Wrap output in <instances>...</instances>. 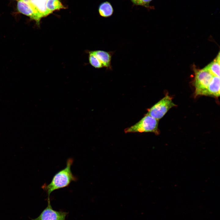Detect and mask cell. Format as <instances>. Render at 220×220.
<instances>
[{
	"label": "cell",
	"instance_id": "obj_1",
	"mask_svg": "<svg viewBox=\"0 0 220 220\" xmlns=\"http://www.w3.org/2000/svg\"><path fill=\"white\" fill-rule=\"evenodd\" d=\"M73 161V159L71 158L68 159L66 167L54 175L49 184H44L42 186V189L47 194L48 199H50V195L53 192L67 187L72 182L75 181L77 180V178L73 175L71 170Z\"/></svg>",
	"mask_w": 220,
	"mask_h": 220
},
{
	"label": "cell",
	"instance_id": "obj_2",
	"mask_svg": "<svg viewBox=\"0 0 220 220\" xmlns=\"http://www.w3.org/2000/svg\"><path fill=\"white\" fill-rule=\"evenodd\" d=\"M159 120L147 113L139 122L134 125L125 129L126 133L152 132L158 134Z\"/></svg>",
	"mask_w": 220,
	"mask_h": 220
},
{
	"label": "cell",
	"instance_id": "obj_3",
	"mask_svg": "<svg viewBox=\"0 0 220 220\" xmlns=\"http://www.w3.org/2000/svg\"><path fill=\"white\" fill-rule=\"evenodd\" d=\"M195 75L194 83L195 95L206 96L207 87L214 76L205 67L200 70H196Z\"/></svg>",
	"mask_w": 220,
	"mask_h": 220
},
{
	"label": "cell",
	"instance_id": "obj_4",
	"mask_svg": "<svg viewBox=\"0 0 220 220\" xmlns=\"http://www.w3.org/2000/svg\"><path fill=\"white\" fill-rule=\"evenodd\" d=\"M176 106V105L173 102L172 97L166 95L149 109L147 113L159 120L162 118L170 109Z\"/></svg>",
	"mask_w": 220,
	"mask_h": 220
},
{
	"label": "cell",
	"instance_id": "obj_5",
	"mask_svg": "<svg viewBox=\"0 0 220 220\" xmlns=\"http://www.w3.org/2000/svg\"><path fill=\"white\" fill-rule=\"evenodd\" d=\"M68 213L53 210L51 205L50 199H48L47 207L37 218L32 220H66Z\"/></svg>",
	"mask_w": 220,
	"mask_h": 220
},
{
	"label": "cell",
	"instance_id": "obj_6",
	"mask_svg": "<svg viewBox=\"0 0 220 220\" xmlns=\"http://www.w3.org/2000/svg\"><path fill=\"white\" fill-rule=\"evenodd\" d=\"M17 9L20 13L29 17L31 20H35L39 24L42 17L31 5L19 0L17 2Z\"/></svg>",
	"mask_w": 220,
	"mask_h": 220
},
{
	"label": "cell",
	"instance_id": "obj_7",
	"mask_svg": "<svg viewBox=\"0 0 220 220\" xmlns=\"http://www.w3.org/2000/svg\"><path fill=\"white\" fill-rule=\"evenodd\" d=\"M92 51L103 68H105L108 70H112L111 60L114 51L107 52L102 50Z\"/></svg>",
	"mask_w": 220,
	"mask_h": 220
},
{
	"label": "cell",
	"instance_id": "obj_8",
	"mask_svg": "<svg viewBox=\"0 0 220 220\" xmlns=\"http://www.w3.org/2000/svg\"><path fill=\"white\" fill-rule=\"evenodd\" d=\"M220 95V77L214 76L207 87L206 96L218 97Z\"/></svg>",
	"mask_w": 220,
	"mask_h": 220
},
{
	"label": "cell",
	"instance_id": "obj_9",
	"mask_svg": "<svg viewBox=\"0 0 220 220\" xmlns=\"http://www.w3.org/2000/svg\"><path fill=\"white\" fill-rule=\"evenodd\" d=\"M46 1L47 0H31L28 4L31 5L42 17L51 13L46 8Z\"/></svg>",
	"mask_w": 220,
	"mask_h": 220
},
{
	"label": "cell",
	"instance_id": "obj_10",
	"mask_svg": "<svg viewBox=\"0 0 220 220\" xmlns=\"http://www.w3.org/2000/svg\"><path fill=\"white\" fill-rule=\"evenodd\" d=\"M98 11L101 16L108 17L111 16L114 12L113 8L111 3L106 1L101 3L98 8Z\"/></svg>",
	"mask_w": 220,
	"mask_h": 220
},
{
	"label": "cell",
	"instance_id": "obj_11",
	"mask_svg": "<svg viewBox=\"0 0 220 220\" xmlns=\"http://www.w3.org/2000/svg\"><path fill=\"white\" fill-rule=\"evenodd\" d=\"M213 76L220 77L219 52L213 61L205 67Z\"/></svg>",
	"mask_w": 220,
	"mask_h": 220
},
{
	"label": "cell",
	"instance_id": "obj_12",
	"mask_svg": "<svg viewBox=\"0 0 220 220\" xmlns=\"http://www.w3.org/2000/svg\"><path fill=\"white\" fill-rule=\"evenodd\" d=\"M46 6L50 13L55 10L66 9L60 0H47Z\"/></svg>",
	"mask_w": 220,
	"mask_h": 220
},
{
	"label": "cell",
	"instance_id": "obj_13",
	"mask_svg": "<svg viewBox=\"0 0 220 220\" xmlns=\"http://www.w3.org/2000/svg\"><path fill=\"white\" fill-rule=\"evenodd\" d=\"M133 5L143 6L148 9H152L149 4L152 0H130Z\"/></svg>",
	"mask_w": 220,
	"mask_h": 220
},
{
	"label": "cell",
	"instance_id": "obj_14",
	"mask_svg": "<svg viewBox=\"0 0 220 220\" xmlns=\"http://www.w3.org/2000/svg\"><path fill=\"white\" fill-rule=\"evenodd\" d=\"M27 3H30L31 0H20Z\"/></svg>",
	"mask_w": 220,
	"mask_h": 220
},
{
	"label": "cell",
	"instance_id": "obj_15",
	"mask_svg": "<svg viewBox=\"0 0 220 220\" xmlns=\"http://www.w3.org/2000/svg\"><path fill=\"white\" fill-rule=\"evenodd\" d=\"M18 0V1H19V0Z\"/></svg>",
	"mask_w": 220,
	"mask_h": 220
}]
</instances>
